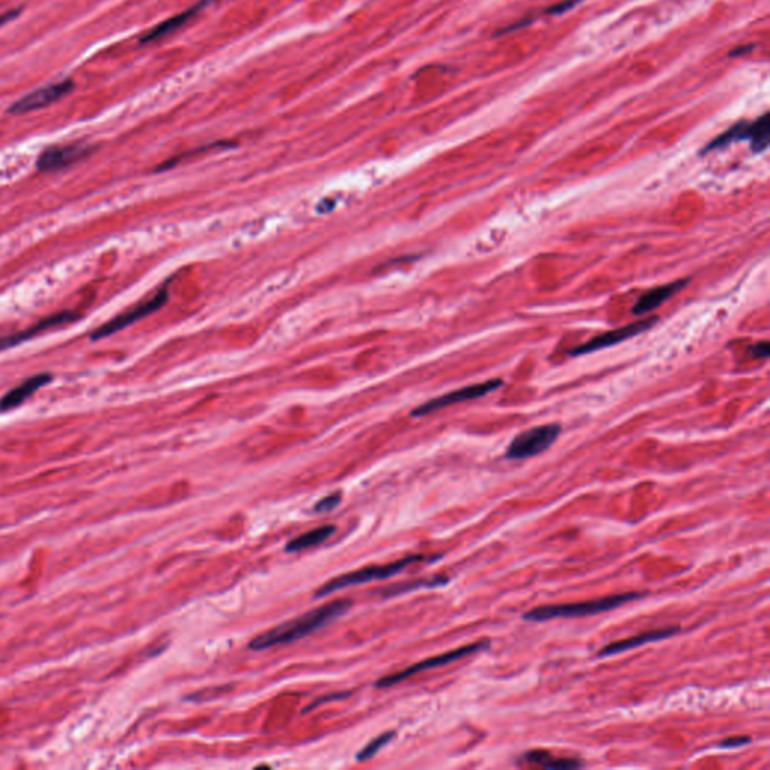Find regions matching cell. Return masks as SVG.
<instances>
[{
  "instance_id": "1",
  "label": "cell",
  "mask_w": 770,
  "mask_h": 770,
  "mask_svg": "<svg viewBox=\"0 0 770 770\" xmlns=\"http://www.w3.org/2000/svg\"><path fill=\"white\" fill-rule=\"evenodd\" d=\"M351 607L352 602L348 599L325 603V605L314 608L300 617L289 620L286 623L278 625L269 629V631L258 635L256 638H253L249 644V649L253 652H262L271 649V647L300 641L304 636L312 635L323 626L332 623L339 617L345 616V612L351 609Z\"/></svg>"
},
{
  "instance_id": "2",
  "label": "cell",
  "mask_w": 770,
  "mask_h": 770,
  "mask_svg": "<svg viewBox=\"0 0 770 770\" xmlns=\"http://www.w3.org/2000/svg\"><path fill=\"white\" fill-rule=\"evenodd\" d=\"M649 593H623V594H614V596H607L587 602H576V603H559V605H544L532 608L525 612L522 616L523 620L527 621H549L557 618H578V617H587V616H596L602 612H608L611 609H616L623 607L625 603L632 602L635 599L645 598Z\"/></svg>"
},
{
  "instance_id": "3",
  "label": "cell",
  "mask_w": 770,
  "mask_h": 770,
  "mask_svg": "<svg viewBox=\"0 0 770 770\" xmlns=\"http://www.w3.org/2000/svg\"><path fill=\"white\" fill-rule=\"evenodd\" d=\"M440 557H435V558H426L423 555H408L405 558H400L397 562H393L390 564H385V566H369V567H363V568H358V571L354 572H349L345 575H340L334 580L328 581L327 584H323L321 589H318V591L314 593V598L319 599V598H327L330 596L331 593H336L339 590H343L348 587H352V585H361V584H369L373 581H379V580H387V578L395 576L397 573H400L402 571H405V568L411 564L418 563V562H433V559H438Z\"/></svg>"
},
{
  "instance_id": "4",
  "label": "cell",
  "mask_w": 770,
  "mask_h": 770,
  "mask_svg": "<svg viewBox=\"0 0 770 770\" xmlns=\"http://www.w3.org/2000/svg\"><path fill=\"white\" fill-rule=\"evenodd\" d=\"M559 433H562V426L557 423L536 426L528 429V431H523L512 440L509 447H507L505 458L510 460L535 458L537 454L546 451L558 440Z\"/></svg>"
},
{
  "instance_id": "5",
  "label": "cell",
  "mask_w": 770,
  "mask_h": 770,
  "mask_svg": "<svg viewBox=\"0 0 770 770\" xmlns=\"http://www.w3.org/2000/svg\"><path fill=\"white\" fill-rule=\"evenodd\" d=\"M489 647H491V640H481V641H477V643L467 644V645L459 647V649H454L451 652L433 656V658H429V659H424V661H420L414 665H411V667H408L404 671H399L396 674H390V676L376 681L375 685H376V688H391V686L400 683V681H404L409 677L415 676V674H420V672L427 671V670L444 667V665H449L451 662H456L459 659L467 658V656H469V654L487 650Z\"/></svg>"
},
{
  "instance_id": "6",
  "label": "cell",
  "mask_w": 770,
  "mask_h": 770,
  "mask_svg": "<svg viewBox=\"0 0 770 770\" xmlns=\"http://www.w3.org/2000/svg\"><path fill=\"white\" fill-rule=\"evenodd\" d=\"M168 300H169V282H165L164 286H161L159 291L151 296V298H147L146 301L134 305L133 309L118 314V316L107 321L106 323H102L101 327L95 328L91 332V340L92 342H96V340L106 339L109 336L115 334V332H119L120 330L133 325V323H136L137 321L150 316V314L155 313L156 310H160L163 305L168 303Z\"/></svg>"
},
{
  "instance_id": "7",
  "label": "cell",
  "mask_w": 770,
  "mask_h": 770,
  "mask_svg": "<svg viewBox=\"0 0 770 770\" xmlns=\"http://www.w3.org/2000/svg\"><path fill=\"white\" fill-rule=\"evenodd\" d=\"M503 385H504L503 379H498V378L496 379H489L486 382L467 385V387H462L459 390L450 391V393H447V395H442L440 397H435L432 400L426 402V404L415 408L413 413H411V415L424 417V415H429L432 413H436V411H440V409L449 408L451 405L462 404V402H468V400L483 397V396L491 395V393L496 391L498 388H501Z\"/></svg>"
},
{
  "instance_id": "8",
  "label": "cell",
  "mask_w": 770,
  "mask_h": 770,
  "mask_svg": "<svg viewBox=\"0 0 770 770\" xmlns=\"http://www.w3.org/2000/svg\"><path fill=\"white\" fill-rule=\"evenodd\" d=\"M656 322H658V318H656V316H650V318H645V319H638L636 322L629 323V325L611 330V331L603 332V334L593 337V339L589 340V342H585L580 346L571 349V351H568L567 354L572 355V357H580V355H587V354H591V352H598V351H602V349H607V348H611V346H616L621 342H625V340H627V339H632L638 334H641V332L650 330Z\"/></svg>"
},
{
  "instance_id": "9",
  "label": "cell",
  "mask_w": 770,
  "mask_h": 770,
  "mask_svg": "<svg viewBox=\"0 0 770 770\" xmlns=\"http://www.w3.org/2000/svg\"><path fill=\"white\" fill-rule=\"evenodd\" d=\"M73 89H74V82L71 78H66V80L57 82L53 84H47L41 87V89L24 95L19 101H15L10 107V111L15 113V115H21V113L39 110L42 107L51 106V104H55L59 100H62L64 96L68 95Z\"/></svg>"
},
{
  "instance_id": "10",
  "label": "cell",
  "mask_w": 770,
  "mask_h": 770,
  "mask_svg": "<svg viewBox=\"0 0 770 770\" xmlns=\"http://www.w3.org/2000/svg\"><path fill=\"white\" fill-rule=\"evenodd\" d=\"M93 152V147L84 143H74L66 146H51L44 151L37 161V169L39 172H56L69 168L86 159L87 155Z\"/></svg>"
},
{
  "instance_id": "11",
  "label": "cell",
  "mask_w": 770,
  "mask_h": 770,
  "mask_svg": "<svg viewBox=\"0 0 770 770\" xmlns=\"http://www.w3.org/2000/svg\"><path fill=\"white\" fill-rule=\"evenodd\" d=\"M78 318H80V314H77L75 312H71V310L57 312V313L50 314V316L38 321L37 323H33L32 327L26 328L20 332H15V334L0 337V352L6 351V349L19 346L24 342H28V340L35 339L44 331L51 330V328H57L60 325H66V323H71V322L77 321Z\"/></svg>"
},
{
  "instance_id": "12",
  "label": "cell",
  "mask_w": 770,
  "mask_h": 770,
  "mask_svg": "<svg viewBox=\"0 0 770 770\" xmlns=\"http://www.w3.org/2000/svg\"><path fill=\"white\" fill-rule=\"evenodd\" d=\"M679 632H680L679 626H671V627L656 629V631L644 632V634H640V635L626 638V640H623V641H616V643H611L605 647H602V649L598 652V658H609V656H616V654H620V653H625L627 650H634V649H636V647H641L644 644L667 640V638H671L672 635H676Z\"/></svg>"
},
{
  "instance_id": "13",
  "label": "cell",
  "mask_w": 770,
  "mask_h": 770,
  "mask_svg": "<svg viewBox=\"0 0 770 770\" xmlns=\"http://www.w3.org/2000/svg\"><path fill=\"white\" fill-rule=\"evenodd\" d=\"M688 283H689V278H680L672 283L650 289V291H647L640 296V298H638L632 309V313L635 316H644V314L652 313L653 310L661 307L662 304L671 300L674 295L680 292L685 286H688Z\"/></svg>"
},
{
  "instance_id": "14",
  "label": "cell",
  "mask_w": 770,
  "mask_h": 770,
  "mask_svg": "<svg viewBox=\"0 0 770 770\" xmlns=\"http://www.w3.org/2000/svg\"><path fill=\"white\" fill-rule=\"evenodd\" d=\"M51 379H53V375L51 373H38L30 376V378H28L20 385H17V387L8 391L6 395L0 399V411H10V409L19 408L29 397H32L39 388H42L44 385L50 384Z\"/></svg>"
},
{
  "instance_id": "15",
  "label": "cell",
  "mask_w": 770,
  "mask_h": 770,
  "mask_svg": "<svg viewBox=\"0 0 770 770\" xmlns=\"http://www.w3.org/2000/svg\"><path fill=\"white\" fill-rule=\"evenodd\" d=\"M336 532V527L334 525H322V527L318 528H313L307 532H303L298 537L292 539L289 544L286 545V553L289 554H298L301 550L305 549H310L318 546L321 544H323L327 539H330L332 535Z\"/></svg>"
},
{
  "instance_id": "16",
  "label": "cell",
  "mask_w": 770,
  "mask_h": 770,
  "mask_svg": "<svg viewBox=\"0 0 770 770\" xmlns=\"http://www.w3.org/2000/svg\"><path fill=\"white\" fill-rule=\"evenodd\" d=\"M521 760L525 761V763L537 764V766H541L545 769L568 770V769H578V767L584 766V763L580 758H559V757L550 755L548 751H541V749H535V751L525 752Z\"/></svg>"
},
{
  "instance_id": "17",
  "label": "cell",
  "mask_w": 770,
  "mask_h": 770,
  "mask_svg": "<svg viewBox=\"0 0 770 770\" xmlns=\"http://www.w3.org/2000/svg\"><path fill=\"white\" fill-rule=\"evenodd\" d=\"M445 584H449L447 576H433V578H426V580H417V581H411V582L390 585V587H387V589H382L379 591V594L382 598H391V596H399V594L409 593V591H414V590H418V589H438V587H442V585H445Z\"/></svg>"
},
{
  "instance_id": "18",
  "label": "cell",
  "mask_w": 770,
  "mask_h": 770,
  "mask_svg": "<svg viewBox=\"0 0 770 770\" xmlns=\"http://www.w3.org/2000/svg\"><path fill=\"white\" fill-rule=\"evenodd\" d=\"M748 136H749V122H745V120L737 122V124H734L733 127H730L727 131H725V133H722L721 136H717L716 138H713L712 142L704 147L703 154L721 150V147H727L731 143L743 142V140H748Z\"/></svg>"
},
{
  "instance_id": "19",
  "label": "cell",
  "mask_w": 770,
  "mask_h": 770,
  "mask_svg": "<svg viewBox=\"0 0 770 770\" xmlns=\"http://www.w3.org/2000/svg\"><path fill=\"white\" fill-rule=\"evenodd\" d=\"M770 138V116L769 113H764L763 116L758 118L755 122L749 124V136L748 140L751 147L754 152H764L769 146Z\"/></svg>"
},
{
  "instance_id": "20",
  "label": "cell",
  "mask_w": 770,
  "mask_h": 770,
  "mask_svg": "<svg viewBox=\"0 0 770 770\" xmlns=\"http://www.w3.org/2000/svg\"><path fill=\"white\" fill-rule=\"evenodd\" d=\"M192 14H195V12H192V10H190V11H187V12L179 14V15H174V17H172V19L160 23L159 26H155V28H154L152 30L147 32V33L145 35V37L142 38V41H143V42H151V41H155V39H160V38L165 37V35H169V33L174 32L177 29H179L182 24H186V21L190 20V17H191Z\"/></svg>"
},
{
  "instance_id": "21",
  "label": "cell",
  "mask_w": 770,
  "mask_h": 770,
  "mask_svg": "<svg viewBox=\"0 0 770 770\" xmlns=\"http://www.w3.org/2000/svg\"><path fill=\"white\" fill-rule=\"evenodd\" d=\"M395 736H396V733H395V731H387V733H384V734H379L378 737H375L372 742L367 743V745H366L360 752H358V754H357V761H360V763H363V761L372 760L385 745H387L388 742H391L393 739H395Z\"/></svg>"
},
{
  "instance_id": "22",
  "label": "cell",
  "mask_w": 770,
  "mask_h": 770,
  "mask_svg": "<svg viewBox=\"0 0 770 770\" xmlns=\"http://www.w3.org/2000/svg\"><path fill=\"white\" fill-rule=\"evenodd\" d=\"M342 501V492H334V494H330L327 496H323L321 501H318L314 504L313 510L316 513H328L331 510H334L336 507Z\"/></svg>"
},
{
  "instance_id": "23",
  "label": "cell",
  "mask_w": 770,
  "mask_h": 770,
  "mask_svg": "<svg viewBox=\"0 0 770 770\" xmlns=\"http://www.w3.org/2000/svg\"><path fill=\"white\" fill-rule=\"evenodd\" d=\"M751 737L746 736H736V737H730V739H725L719 743V748L722 749H733V748H740V746H745L748 743H751Z\"/></svg>"
},
{
  "instance_id": "24",
  "label": "cell",
  "mask_w": 770,
  "mask_h": 770,
  "mask_svg": "<svg viewBox=\"0 0 770 770\" xmlns=\"http://www.w3.org/2000/svg\"><path fill=\"white\" fill-rule=\"evenodd\" d=\"M580 2H582V0H564V2H559V3L554 5V6H550L549 10L546 11V14H550V15L564 14L566 11H568V10H572V8H575Z\"/></svg>"
},
{
  "instance_id": "25",
  "label": "cell",
  "mask_w": 770,
  "mask_h": 770,
  "mask_svg": "<svg viewBox=\"0 0 770 770\" xmlns=\"http://www.w3.org/2000/svg\"><path fill=\"white\" fill-rule=\"evenodd\" d=\"M751 354L755 358H767L770 354V345L767 342H758L751 346Z\"/></svg>"
},
{
  "instance_id": "26",
  "label": "cell",
  "mask_w": 770,
  "mask_h": 770,
  "mask_svg": "<svg viewBox=\"0 0 770 770\" xmlns=\"http://www.w3.org/2000/svg\"><path fill=\"white\" fill-rule=\"evenodd\" d=\"M345 697H348V694H336V695H331V697H325V699H318V701H314L310 707H305V710H304V712L307 713V712L312 710L313 707H316V706H319V704H322V703H325V701H330V699H334V698L339 699V698H345Z\"/></svg>"
},
{
  "instance_id": "27",
  "label": "cell",
  "mask_w": 770,
  "mask_h": 770,
  "mask_svg": "<svg viewBox=\"0 0 770 770\" xmlns=\"http://www.w3.org/2000/svg\"><path fill=\"white\" fill-rule=\"evenodd\" d=\"M19 14H20V10H12V11H8V12H5V14L0 15V28H2V26H3L5 23H8L10 20L15 19V17L19 15Z\"/></svg>"
}]
</instances>
